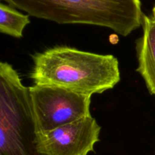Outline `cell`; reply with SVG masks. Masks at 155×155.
Here are the masks:
<instances>
[{"instance_id": "3957f363", "label": "cell", "mask_w": 155, "mask_h": 155, "mask_svg": "<svg viewBox=\"0 0 155 155\" xmlns=\"http://www.w3.org/2000/svg\"><path fill=\"white\" fill-rule=\"evenodd\" d=\"M29 87L8 62L0 64V155H46L36 143Z\"/></svg>"}, {"instance_id": "5b68a950", "label": "cell", "mask_w": 155, "mask_h": 155, "mask_svg": "<svg viewBox=\"0 0 155 155\" xmlns=\"http://www.w3.org/2000/svg\"><path fill=\"white\" fill-rule=\"evenodd\" d=\"M101 127L92 116L36 133L38 151L46 155H88L99 142Z\"/></svg>"}, {"instance_id": "ba28073f", "label": "cell", "mask_w": 155, "mask_h": 155, "mask_svg": "<svg viewBox=\"0 0 155 155\" xmlns=\"http://www.w3.org/2000/svg\"><path fill=\"white\" fill-rule=\"evenodd\" d=\"M154 6H155V5H154Z\"/></svg>"}, {"instance_id": "6da1fadb", "label": "cell", "mask_w": 155, "mask_h": 155, "mask_svg": "<svg viewBox=\"0 0 155 155\" xmlns=\"http://www.w3.org/2000/svg\"><path fill=\"white\" fill-rule=\"evenodd\" d=\"M32 58L30 77L34 85L57 86L92 96L113 89L120 81L119 62L112 54L57 45Z\"/></svg>"}, {"instance_id": "7a4b0ae2", "label": "cell", "mask_w": 155, "mask_h": 155, "mask_svg": "<svg viewBox=\"0 0 155 155\" xmlns=\"http://www.w3.org/2000/svg\"><path fill=\"white\" fill-rule=\"evenodd\" d=\"M28 15L59 24H87L126 36L142 26L141 0H2Z\"/></svg>"}, {"instance_id": "52a82bcc", "label": "cell", "mask_w": 155, "mask_h": 155, "mask_svg": "<svg viewBox=\"0 0 155 155\" xmlns=\"http://www.w3.org/2000/svg\"><path fill=\"white\" fill-rule=\"evenodd\" d=\"M30 23V15H24L9 5L0 4V32L15 38L23 36L25 27Z\"/></svg>"}, {"instance_id": "8992f818", "label": "cell", "mask_w": 155, "mask_h": 155, "mask_svg": "<svg viewBox=\"0 0 155 155\" xmlns=\"http://www.w3.org/2000/svg\"><path fill=\"white\" fill-rule=\"evenodd\" d=\"M142 35L136 41L138 68L148 92L155 95V6L151 15H143Z\"/></svg>"}, {"instance_id": "277c9868", "label": "cell", "mask_w": 155, "mask_h": 155, "mask_svg": "<svg viewBox=\"0 0 155 155\" xmlns=\"http://www.w3.org/2000/svg\"><path fill=\"white\" fill-rule=\"evenodd\" d=\"M29 91L37 133L91 116L92 96L42 85L30 86Z\"/></svg>"}]
</instances>
